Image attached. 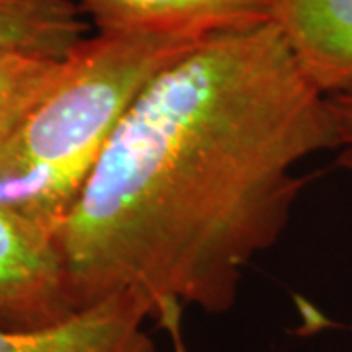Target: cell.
<instances>
[{"label":"cell","mask_w":352,"mask_h":352,"mask_svg":"<svg viewBox=\"0 0 352 352\" xmlns=\"http://www.w3.org/2000/svg\"><path fill=\"white\" fill-rule=\"evenodd\" d=\"M276 22L201 39L143 90L57 233L76 311L131 294L180 346V314L229 311L309 176L339 149Z\"/></svg>","instance_id":"1"},{"label":"cell","mask_w":352,"mask_h":352,"mask_svg":"<svg viewBox=\"0 0 352 352\" xmlns=\"http://www.w3.org/2000/svg\"><path fill=\"white\" fill-rule=\"evenodd\" d=\"M208 36L94 32L0 149V208L57 237L110 139L143 90Z\"/></svg>","instance_id":"2"},{"label":"cell","mask_w":352,"mask_h":352,"mask_svg":"<svg viewBox=\"0 0 352 352\" xmlns=\"http://www.w3.org/2000/svg\"><path fill=\"white\" fill-rule=\"evenodd\" d=\"M75 314L57 237L0 208V327L41 331Z\"/></svg>","instance_id":"3"},{"label":"cell","mask_w":352,"mask_h":352,"mask_svg":"<svg viewBox=\"0 0 352 352\" xmlns=\"http://www.w3.org/2000/svg\"><path fill=\"white\" fill-rule=\"evenodd\" d=\"M94 32L214 36L274 22L276 0H75Z\"/></svg>","instance_id":"4"},{"label":"cell","mask_w":352,"mask_h":352,"mask_svg":"<svg viewBox=\"0 0 352 352\" xmlns=\"http://www.w3.org/2000/svg\"><path fill=\"white\" fill-rule=\"evenodd\" d=\"M149 307L131 294L116 296L41 331L0 327V352H157Z\"/></svg>","instance_id":"5"},{"label":"cell","mask_w":352,"mask_h":352,"mask_svg":"<svg viewBox=\"0 0 352 352\" xmlns=\"http://www.w3.org/2000/svg\"><path fill=\"white\" fill-rule=\"evenodd\" d=\"M274 22L323 94L352 88V0H276Z\"/></svg>","instance_id":"6"},{"label":"cell","mask_w":352,"mask_h":352,"mask_svg":"<svg viewBox=\"0 0 352 352\" xmlns=\"http://www.w3.org/2000/svg\"><path fill=\"white\" fill-rule=\"evenodd\" d=\"M88 38L75 0H0V53L65 59Z\"/></svg>","instance_id":"7"},{"label":"cell","mask_w":352,"mask_h":352,"mask_svg":"<svg viewBox=\"0 0 352 352\" xmlns=\"http://www.w3.org/2000/svg\"><path fill=\"white\" fill-rule=\"evenodd\" d=\"M63 69V59L0 53V133H12L45 98Z\"/></svg>","instance_id":"8"},{"label":"cell","mask_w":352,"mask_h":352,"mask_svg":"<svg viewBox=\"0 0 352 352\" xmlns=\"http://www.w3.org/2000/svg\"><path fill=\"white\" fill-rule=\"evenodd\" d=\"M329 104L339 129V163L352 175V88L331 94Z\"/></svg>","instance_id":"9"},{"label":"cell","mask_w":352,"mask_h":352,"mask_svg":"<svg viewBox=\"0 0 352 352\" xmlns=\"http://www.w3.org/2000/svg\"><path fill=\"white\" fill-rule=\"evenodd\" d=\"M10 135H12V133H0V149H2V145H4V141H6V139L10 138Z\"/></svg>","instance_id":"10"}]
</instances>
